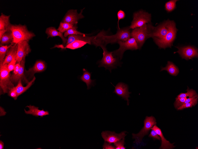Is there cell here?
Listing matches in <instances>:
<instances>
[{"mask_svg":"<svg viewBox=\"0 0 198 149\" xmlns=\"http://www.w3.org/2000/svg\"><path fill=\"white\" fill-rule=\"evenodd\" d=\"M131 33L129 26L117 29L116 34L110 35H107L105 32L102 31L94 36L92 45L96 47L102 46H106L108 44H114L119 41H126L131 38Z\"/></svg>","mask_w":198,"mask_h":149,"instance_id":"cell-1","label":"cell"},{"mask_svg":"<svg viewBox=\"0 0 198 149\" xmlns=\"http://www.w3.org/2000/svg\"><path fill=\"white\" fill-rule=\"evenodd\" d=\"M10 30L12 33L13 40L12 43L17 44L25 40L28 41L33 37L35 34L29 31L25 25L10 24L7 30Z\"/></svg>","mask_w":198,"mask_h":149,"instance_id":"cell-2","label":"cell"},{"mask_svg":"<svg viewBox=\"0 0 198 149\" xmlns=\"http://www.w3.org/2000/svg\"><path fill=\"white\" fill-rule=\"evenodd\" d=\"M169 31L166 35L163 38L159 39L155 37H152L155 43L160 48L165 49L167 47H171L174 40L177 31L175 23L169 20Z\"/></svg>","mask_w":198,"mask_h":149,"instance_id":"cell-3","label":"cell"},{"mask_svg":"<svg viewBox=\"0 0 198 149\" xmlns=\"http://www.w3.org/2000/svg\"><path fill=\"white\" fill-rule=\"evenodd\" d=\"M100 47L103 51V57L101 60L98 62V67H104L106 69L108 70L111 72L112 69L116 68L118 66L120 65V60L114 57L112 51H108L106 46H102Z\"/></svg>","mask_w":198,"mask_h":149,"instance_id":"cell-4","label":"cell"},{"mask_svg":"<svg viewBox=\"0 0 198 149\" xmlns=\"http://www.w3.org/2000/svg\"><path fill=\"white\" fill-rule=\"evenodd\" d=\"M151 25L150 23H146L141 27L135 28L131 32V37L135 40L139 49L141 48L146 40L149 38Z\"/></svg>","mask_w":198,"mask_h":149,"instance_id":"cell-5","label":"cell"},{"mask_svg":"<svg viewBox=\"0 0 198 149\" xmlns=\"http://www.w3.org/2000/svg\"><path fill=\"white\" fill-rule=\"evenodd\" d=\"M11 76L8 70V64L0 63V86L4 93L8 92L15 87L11 81Z\"/></svg>","mask_w":198,"mask_h":149,"instance_id":"cell-6","label":"cell"},{"mask_svg":"<svg viewBox=\"0 0 198 149\" xmlns=\"http://www.w3.org/2000/svg\"><path fill=\"white\" fill-rule=\"evenodd\" d=\"M119 46L118 49L112 51L114 57L120 60L122 58L125 51L127 50H135L138 48V46L135 39L131 37L126 41H119L117 42Z\"/></svg>","mask_w":198,"mask_h":149,"instance_id":"cell-7","label":"cell"},{"mask_svg":"<svg viewBox=\"0 0 198 149\" xmlns=\"http://www.w3.org/2000/svg\"><path fill=\"white\" fill-rule=\"evenodd\" d=\"M151 20V14L141 10L133 13V20L129 27L130 29H133L150 23Z\"/></svg>","mask_w":198,"mask_h":149,"instance_id":"cell-8","label":"cell"},{"mask_svg":"<svg viewBox=\"0 0 198 149\" xmlns=\"http://www.w3.org/2000/svg\"><path fill=\"white\" fill-rule=\"evenodd\" d=\"M156 120L153 116H146L144 121V126L140 131L137 134H132V138L135 139L134 142L140 143L143 137L148 134L151 128L156 124Z\"/></svg>","mask_w":198,"mask_h":149,"instance_id":"cell-9","label":"cell"},{"mask_svg":"<svg viewBox=\"0 0 198 149\" xmlns=\"http://www.w3.org/2000/svg\"><path fill=\"white\" fill-rule=\"evenodd\" d=\"M169 22L168 20L156 27L153 26L151 25L149 38L155 37L161 39L164 37L168 32Z\"/></svg>","mask_w":198,"mask_h":149,"instance_id":"cell-10","label":"cell"},{"mask_svg":"<svg viewBox=\"0 0 198 149\" xmlns=\"http://www.w3.org/2000/svg\"><path fill=\"white\" fill-rule=\"evenodd\" d=\"M31 51V49L27 40L20 42L17 44L16 56L17 63H20Z\"/></svg>","mask_w":198,"mask_h":149,"instance_id":"cell-11","label":"cell"},{"mask_svg":"<svg viewBox=\"0 0 198 149\" xmlns=\"http://www.w3.org/2000/svg\"><path fill=\"white\" fill-rule=\"evenodd\" d=\"M81 10L78 13L76 10H68L64 16L62 22L70 23L74 26H77L79 20L83 18L84 16L82 14L83 10Z\"/></svg>","mask_w":198,"mask_h":149,"instance_id":"cell-12","label":"cell"},{"mask_svg":"<svg viewBox=\"0 0 198 149\" xmlns=\"http://www.w3.org/2000/svg\"><path fill=\"white\" fill-rule=\"evenodd\" d=\"M176 47L178 49V50L174 53H178L183 59L188 60L198 57L197 49L194 47L188 46Z\"/></svg>","mask_w":198,"mask_h":149,"instance_id":"cell-13","label":"cell"},{"mask_svg":"<svg viewBox=\"0 0 198 149\" xmlns=\"http://www.w3.org/2000/svg\"><path fill=\"white\" fill-rule=\"evenodd\" d=\"M127 132L123 131L119 134H117L114 132L109 131H103L101 133V136L104 141L110 143H114L124 138Z\"/></svg>","mask_w":198,"mask_h":149,"instance_id":"cell-14","label":"cell"},{"mask_svg":"<svg viewBox=\"0 0 198 149\" xmlns=\"http://www.w3.org/2000/svg\"><path fill=\"white\" fill-rule=\"evenodd\" d=\"M115 87L114 92L127 101V105H128L129 103L128 98L130 97V94L131 92L128 91L127 85L122 82H119L115 86Z\"/></svg>","mask_w":198,"mask_h":149,"instance_id":"cell-15","label":"cell"},{"mask_svg":"<svg viewBox=\"0 0 198 149\" xmlns=\"http://www.w3.org/2000/svg\"><path fill=\"white\" fill-rule=\"evenodd\" d=\"M25 62V58L23 59L20 62V67L17 73L13 74L10 77V80L13 84L18 82L20 80H22L26 84L29 82L25 75L24 67Z\"/></svg>","mask_w":198,"mask_h":149,"instance_id":"cell-16","label":"cell"},{"mask_svg":"<svg viewBox=\"0 0 198 149\" xmlns=\"http://www.w3.org/2000/svg\"><path fill=\"white\" fill-rule=\"evenodd\" d=\"M46 68V65L44 61L41 60L37 61L33 67L30 68L28 70H25V76L26 77L31 78L34 76L35 73L43 71Z\"/></svg>","mask_w":198,"mask_h":149,"instance_id":"cell-17","label":"cell"},{"mask_svg":"<svg viewBox=\"0 0 198 149\" xmlns=\"http://www.w3.org/2000/svg\"><path fill=\"white\" fill-rule=\"evenodd\" d=\"M151 129L154 130L160 136L161 140V144L159 149H172L175 147L173 143H170L164 137L161 129L156 125H154Z\"/></svg>","mask_w":198,"mask_h":149,"instance_id":"cell-18","label":"cell"},{"mask_svg":"<svg viewBox=\"0 0 198 149\" xmlns=\"http://www.w3.org/2000/svg\"><path fill=\"white\" fill-rule=\"evenodd\" d=\"M89 35V34L69 35L68 36L67 41L65 46L78 40L84 41L88 42L89 44L92 45V42L94 36H88L87 35Z\"/></svg>","mask_w":198,"mask_h":149,"instance_id":"cell-19","label":"cell"},{"mask_svg":"<svg viewBox=\"0 0 198 149\" xmlns=\"http://www.w3.org/2000/svg\"><path fill=\"white\" fill-rule=\"evenodd\" d=\"M17 50V44L13 43L7 50L6 56L2 64H8L12 60L16 58Z\"/></svg>","mask_w":198,"mask_h":149,"instance_id":"cell-20","label":"cell"},{"mask_svg":"<svg viewBox=\"0 0 198 149\" xmlns=\"http://www.w3.org/2000/svg\"><path fill=\"white\" fill-rule=\"evenodd\" d=\"M26 107H28L29 110L28 111L24 109L25 113L27 114L32 115L36 117L40 116L42 117L44 116L49 115V112L47 111H45L43 109L39 110L38 107L30 105L27 106Z\"/></svg>","mask_w":198,"mask_h":149,"instance_id":"cell-21","label":"cell"},{"mask_svg":"<svg viewBox=\"0 0 198 149\" xmlns=\"http://www.w3.org/2000/svg\"><path fill=\"white\" fill-rule=\"evenodd\" d=\"M46 33L48 35V37L59 36L62 40L63 45H60L62 46H65L67 41V39L64 37L62 33L58 31L55 27H50L47 28L46 30Z\"/></svg>","mask_w":198,"mask_h":149,"instance_id":"cell-22","label":"cell"},{"mask_svg":"<svg viewBox=\"0 0 198 149\" xmlns=\"http://www.w3.org/2000/svg\"><path fill=\"white\" fill-rule=\"evenodd\" d=\"M35 79L36 77L34 76L32 79L30 81H29L25 87H23L22 85L21 80H20L18 81L17 85L13 87L17 94V96L18 97L28 89L33 84Z\"/></svg>","mask_w":198,"mask_h":149,"instance_id":"cell-23","label":"cell"},{"mask_svg":"<svg viewBox=\"0 0 198 149\" xmlns=\"http://www.w3.org/2000/svg\"><path fill=\"white\" fill-rule=\"evenodd\" d=\"M87 44L88 43L83 40H78L73 42L65 46H61L60 45H56L53 48L57 47L62 49L69 48L72 50L75 49L80 48Z\"/></svg>","mask_w":198,"mask_h":149,"instance_id":"cell-24","label":"cell"},{"mask_svg":"<svg viewBox=\"0 0 198 149\" xmlns=\"http://www.w3.org/2000/svg\"><path fill=\"white\" fill-rule=\"evenodd\" d=\"M83 75L80 77V79L83 82L86 83L87 86V89L90 88L91 85L93 86L95 80L91 79V73L84 68L83 69Z\"/></svg>","mask_w":198,"mask_h":149,"instance_id":"cell-25","label":"cell"},{"mask_svg":"<svg viewBox=\"0 0 198 149\" xmlns=\"http://www.w3.org/2000/svg\"><path fill=\"white\" fill-rule=\"evenodd\" d=\"M13 40L12 31L8 30L3 35L0 41V46L7 45L9 43H12Z\"/></svg>","mask_w":198,"mask_h":149,"instance_id":"cell-26","label":"cell"},{"mask_svg":"<svg viewBox=\"0 0 198 149\" xmlns=\"http://www.w3.org/2000/svg\"><path fill=\"white\" fill-rule=\"evenodd\" d=\"M165 70L171 75L176 76L179 73V70L173 63L168 61L167 66L165 67L162 68L161 71Z\"/></svg>","mask_w":198,"mask_h":149,"instance_id":"cell-27","label":"cell"},{"mask_svg":"<svg viewBox=\"0 0 198 149\" xmlns=\"http://www.w3.org/2000/svg\"><path fill=\"white\" fill-rule=\"evenodd\" d=\"M10 15H7L1 13L0 16V30H7L10 25L9 22Z\"/></svg>","mask_w":198,"mask_h":149,"instance_id":"cell-28","label":"cell"},{"mask_svg":"<svg viewBox=\"0 0 198 149\" xmlns=\"http://www.w3.org/2000/svg\"><path fill=\"white\" fill-rule=\"evenodd\" d=\"M77 28V26H74L67 23L61 22L57 30L63 33L70 29H76Z\"/></svg>","mask_w":198,"mask_h":149,"instance_id":"cell-29","label":"cell"},{"mask_svg":"<svg viewBox=\"0 0 198 149\" xmlns=\"http://www.w3.org/2000/svg\"><path fill=\"white\" fill-rule=\"evenodd\" d=\"M9 45L1 46L0 47V63H2L5 58L6 53L8 48L13 44Z\"/></svg>","mask_w":198,"mask_h":149,"instance_id":"cell-30","label":"cell"},{"mask_svg":"<svg viewBox=\"0 0 198 149\" xmlns=\"http://www.w3.org/2000/svg\"><path fill=\"white\" fill-rule=\"evenodd\" d=\"M198 97L196 98L192 101L184 103L178 107L177 108L178 110H181L185 108L192 107L193 106H194L197 103Z\"/></svg>","mask_w":198,"mask_h":149,"instance_id":"cell-31","label":"cell"},{"mask_svg":"<svg viewBox=\"0 0 198 149\" xmlns=\"http://www.w3.org/2000/svg\"><path fill=\"white\" fill-rule=\"evenodd\" d=\"M177 0H170L166 2L165 5V9L168 12H170L174 10L176 7Z\"/></svg>","mask_w":198,"mask_h":149,"instance_id":"cell-32","label":"cell"},{"mask_svg":"<svg viewBox=\"0 0 198 149\" xmlns=\"http://www.w3.org/2000/svg\"><path fill=\"white\" fill-rule=\"evenodd\" d=\"M197 95L196 92L193 89L187 90V92L186 93H180L177 96L178 98H183L189 97H191Z\"/></svg>","mask_w":198,"mask_h":149,"instance_id":"cell-33","label":"cell"},{"mask_svg":"<svg viewBox=\"0 0 198 149\" xmlns=\"http://www.w3.org/2000/svg\"><path fill=\"white\" fill-rule=\"evenodd\" d=\"M87 34H84L78 31L77 29H71L65 32L63 36L65 38L69 35H85Z\"/></svg>","mask_w":198,"mask_h":149,"instance_id":"cell-34","label":"cell"},{"mask_svg":"<svg viewBox=\"0 0 198 149\" xmlns=\"http://www.w3.org/2000/svg\"><path fill=\"white\" fill-rule=\"evenodd\" d=\"M186 97L183 98H176L174 105L175 108H178V107L184 103L186 99Z\"/></svg>","mask_w":198,"mask_h":149,"instance_id":"cell-35","label":"cell"},{"mask_svg":"<svg viewBox=\"0 0 198 149\" xmlns=\"http://www.w3.org/2000/svg\"><path fill=\"white\" fill-rule=\"evenodd\" d=\"M125 138L114 143L116 149H125L124 147Z\"/></svg>","mask_w":198,"mask_h":149,"instance_id":"cell-36","label":"cell"},{"mask_svg":"<svg viewBox=\"0 0 198 149\" xmlns=\"http://www.w3.org/2000/svg\"><path fill=\"white\" fill-rule=\"evenodd\" d=\"M126 14L123 11L120 10H119L117 12V16L118 19L117 21V24H118V28L119 29H120L119 25V21L121 19H124L125 17Z\"/></svg>","mask_w":198,"mask_h":149,"instance_id":"cell-37","label":"cell"},{"mask_svg":"<svg viewBox=\"0 0 198 149\" xmlns=\"http://www.w3.org/2000/svg\"><path fill=\"white\" fill-rule=\"evenodd\" d=\"M16 63V58H14L8 64V69L9 72L14 70Z\"/></svg>","mask_w":198,"mask_h":149,"instance_id":"cell-38","label":"cell"},{"mask_svg":"<svg viewBox=\"0 0 198 149\" xmlns=\"http://www.w3.org/2000/svg\"><path fill=\"white\" fill-rule=\"evenodd\" d=\"M148 136L149 137L153 138L154 139L159 140H160L161 139L160 136L153 130H152L151 131Z\"/></svg>","mask_w":198,"mask_h":149,"instance_id":"cell-39","label":"cell"},{"mask_svg":"<svg viewBox=\"0 0 198 149\" xmlns=\"http://www.w3.org/2000/svg\"><path fill=\"white\" fill-rule=\"evenodd\" d=\"M8 94L9 96L13 98L15 100H16L18 97L13 87L11 89L9 92Z\"/></svg>","mask_w":198,"mask_h":149,"instance_id":"cell-40","label":"cell"},{"mask_svg":"<svg viewBox=\"0 0 198 149\" xmlns=\"http://www.w3.org/2000/svg\"><path fill=\"white\" fill-rule=\"evenodd\" d=\"M103 149H115L116 147L111 145V143L105 141L103 146Z\"/></svg>","mask_w":198,"mask_h":149,"instance_id":"cell-41","label":"cell"},{"mask_svg":"<svg viewBox=\"0 0 198 149\" xmlns=\"http://www.w3.org/2000/svg\"><path fill=\"white\" fill-rule=\"evenodd\" d=\"M20 63H17L15 65L14 69V70L13 74H16L17 73L20 68Z\"/></svg>","mask_w":198,"mask_h":149,"instance_id":"cell-42","label":"cell"},{"mask_svg":"<svg viewBox=\"0 0 198 149\" xmlns=\"http://www.w3.org/2000/svg\"><path fill=\"white\" fill-rule=\"evenodd\" d=\"M197 97H198V95H196L193 96V97H189L188 98H186L184 103H187L192 101Z\"/></svg>","mask_w":198,"mask_h":149,"instance_id":"cell-43","label":"cell"},{"mask_svg":"<svg viewBox=\"0 0 198 149\" xmlns=\"http://www.w3.org/2000/svg\"><path fill=\"white\" fill-rule=\"evenodd\" d=\"M7 30H0V40H1L2 37L4 33L7 32Z\"/></svg>","mask_w":198,"mask_h":149,"instance_id":"cell-44","label":"cell"},{"mask_svg":"<svg viewBox=\"0 0 198 149\" xmlns=\"http://www.w3.org/2000/svg\"><path fill=\"white\" fill-rule=\"evenodd\" d=\"M4 143L1 140L0 141V149H4Z\"/></svg>","mask_w":198,"mask_h":149,"instance_id":"cell-45","label":"cell"}]
</instances>
